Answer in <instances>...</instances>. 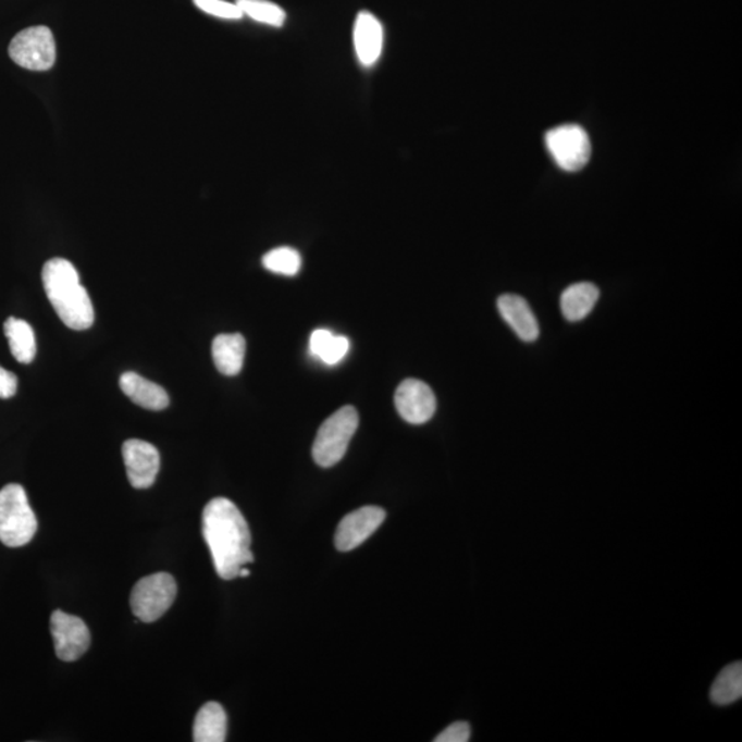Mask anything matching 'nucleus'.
I'll return each instance as SVG.
<instances>
[{"instance_id":"obj_24","label":"nucleus","mask_w":742,"mask_h":742,"mask_svg":"<svg viewBox=\"0 0 742 742\" xmlns=\"http://www.w3.org/2000/svg\"><path fill=\"white\" fill-rule=\"evenodd\" d=\"M470 726L467 722H456L449 725L435 739V742H467L470 740Z\"/></svg>"},{"instance_id":"obj_2","label":"nucleus","mask_w":742,"mask_h":742,"mask_svg":"<svg viewBox=\"0 0 742 742\" xmlns=\"http://www.w3.org/2000/svg\"><path fill=\"white\" fill-rule=\"evenodd\" d=\"M41 281L47 299L67 327L86 331L92 326L96 320L92 301L71 261L61 258L47 261L41 271Z\"/></svg>"},{"instance_id":"obj_26","label":"nucleus","mask_w":742,"mask_h":742,"mask_svg":"<svg viewBox=\"0 0 742 742\" xmlns=\"http://www.w3.org/2000/svg\"><path fill=\"white\" fill-rule=\"evenodd\" d=\"M334 334L327 329H317L316 332L311 334L310 338V353L316 358H321L323 351H325L329 342H331Z\"/></svg>"},{"instance_id":"obj_15","label":"nucleus","mask_w":742,"mask_h":742,"mask_svg":"<svg viewBox=\"0 0 742 742\" xmlns=\"http://www.w3.org/2000/svg\"><path fill=\"white\" fill-rule=\"evenodd\" d=\"M247 343L243 334H219L213 338L212 358L217 369L224 375H237L243 370Z\"/></svg>"},{"instance_id":"obj_13","label":"nucleus","mask_w":742,"mask_h":742,"mask_svg":"<svg viewBox=\"0 0 742 742\" xmlns=\"http://www.w3.org/2000/svg\"><path fill=\"white\" fill-rule=\"evenodd\" d=\"M498 310L504 321L522 342L532 343L540 337V323L524 297L502 295L498 299Z\"/></svg>"},{"instance_id":"obj_22","label":"nucleus","mask_w":742,"mask_h":742,"mask_svg":"<svg viewBox=\"0 0 742 742\" xmlns=\"http://www.w3.org/2000/svg\"><path fill=\"white\" fill-rule=\"evenodd\" d=\"M193 2L203 13L215 15L219 18L242 20L244 17L237 4L226 2V0H193Z\"/></svg>"},{"instance_id":"obj_18","label":"nucleus","mask_w":742,"mask_h":742,"mask_svg":"<svg viewBox=\"0 0 742 742\" xmlns=\"http://www.w3.org/2000/svg\"><path fill=\"white\" fill-rule=\"evenodd\" d=\"M3 331L15 360L20 363L33 362L36 357V338L33 326L28 322L12 317L4 322Z\"/></svg>"},{"instance_id":"obj_25","label":"nucleus","mask_w":742,"mask_h":742,"mask_svg":"<svg viewBox=\"0 0 742 742\" xmlns=\"http://www.w3.org/2000/svg\"><path fill=\"white\" fill-rule=\"evenodd\" d=\"M18 388L17 375L0 366V399H10Z\"/></svg>"},{"instance_id":"obj_4","label":"nucleus","mask_w":742,"mask_h":742,"mask_svg":"<svg viewBox=\"0 0 742 742\" xmlns=\"http://www.w3.org/2000/svg\"><path fill=\"white\" fill-rule=\"evenodd\" d=\"M358 425V411L353 406H344L329 417L322 423L313 442V461L322 468H331L342 461Z\"/></svg>"},{"instance_id":"obj_17","label":"nucleus","mask_w":742,"mask_h":742,"mask_svg":"<svg viewBox=\"0 0 742 742\" xmlns=\"http://www.w3.org/2000/svg\"><path fill=\"white\" fill-rule=\"evenodd\" d=\"M227 735V715L215 702L203 704L198 710L193 730L196 742H223Z\"/></svg>"},{"instance_id":"obj_27","label":"nucleus","mask_w":742,"mask_h":742,"mask_svg":"<svg viewBox=\"0 0 742 742\" xmlns=\"http://www.w3.org/2000/svg\"><path fill=\"white\" fill-rule=\"evenodd\" d=\"M250 574L249 569L243 567L239 569L238 578H248Z\"/></svg>"},{"instance_id":"obj_5","label":"nucleus","mask_w":742,"mask_h":742,"mask_svg":"<svg viewBox=\"0 0 742 742\" xmlns=\"http://www.w3.org/2000/svg\"><path fill=\"white\" fill-rule=\"evenodd\" d=\"M176 582L170 573L159 572L140 579L131 593V609L138 620L153 623L174 604Z\"/></svg>"},{"instance_id":"obj_16","label":"nucleus","mask_w":742,"mask_h":742,"mask_svg":"<svg viewBox=\"0 0 742 742\" xmlns=\"http://www.w3.org/2000/svg\"><path fill=\"white\" fill-rule=\"evenodd\" d=\"M599 299V289L592 282H578L568 286L561 295V312L569 322H580L594 310Z\"/></svg>"},{"instance_id":"obj_1","label":"nucleus","mask_w":742,"mask_h":742,"mask_svg":"<svg viewBox=\"0 0 742 742\" xmlns=\"http://www.w3.org/2000/svg\"><path fill=\"white\" fill-rule=\"evenodd\" d=\"M202 535L222 579L238 578L239 569L253 562L248 522L232 500L209 502L202 514Z\"/></svg>"},{"instance_id":"obj_6","label":"nucleus","mask_w":742,"mask_h":742,"mask_svg":"<svg viewBox=\"0 0 742 742\" xmlns=\"http://www.w3.org/2000/svg\"><path fill=\"white\" fill-rule=\"evenodd\" d=\"M9 55L15 64L25 70L49 71L54 65L57 57L54 35L45 25L21 30L9 46Z\"/></svg>"},{"instance_id":"obj_23","label":"nucleus","mask_w":742,"mask_h":742,"mask_svg":"<svg viewBox=\"0 0 742 742\" xmlns=\"http://www.w3.org/2000/svg\"><path fill=\"white\" fill-rule=\"evenodd\" d=\"M348 351L349 339L344 336H333L320 359L323 363L329 366L337 364L338 362H342L344 358H346Z\"/></svg>"},{"instance_id":"obj_12","label":"nucleus","mask_w":742,"mask_h":742,"mask_svg":"<svg viewBox=\"0 0 742 742\" xmlns=\"http://www.w3.org/2000/svg\"><path fill=\"white\" fill-rule=\"evenodd\" d=\"M354 45L360 64L366 67L378 64L384 47V28L374 14H358L354 25Z\"/></svg>"},{"instance_id":"obj_7","label":"nucleus","mask_w":742,"mask_h":742,"mask_svg":"<svg viewBox=\"0 0 742 742\" xmlns=\"http://www.w3.org/2000/svg\"><path fill=\"white\" fill-rule=\"evenodd\" d=\"M546 146L556 164L567 172H577L589 163L592 144L580 125L566 124L548 131Z\"/></svg>"},{"instance_id":"obj_19","label":"nucleus","mask_w":742,"mask_h":742,"mask_svg":"<svg viewBox=\"0 0 742 742\" xmlns=\"http://www.w3.org/2000/svg\"><path fill=\"white\" fill-rule=\"evenodd\" d=\"M742 696V665L733 663L722 671L710 688V700L718 705L739 702Z\"/></svg>"},{"instance_id":"obj_8","label":"nucleus","mask_w":742,"mask_h":742,"mask_svg":"<svg viewBox=\"0 0 742 742\" xmlns=\"http://www.w3.org/2000/svg\"><path fill=\"white\" fill-rule=\"evenodd\" d=\"M50 630L57 657L62 661H76L90 647V630L77 616L54 610L50 619Z\"/></svg>"},{"instance_id":"obj_20","label":"nucleus","mask_w":742,"mask_h":742,"mask_svg":"<svg viewBox=\"0 0 742 742\" xmlns=\"http://www.w3.org/2000/svg\"><path fill=\"white\" fill-rule=\"evenodd\" d=\"M235 4L244 15H248L258 23L276 26V28L285 24V10L270 0H237Z\"/></svg>"},{"instance_id":"obj_3","label":"nucleus","mask_w":742,"mask_h":742,"mask_svg":"<svg viewBox=\"0 0 742 742\" xmlns=\"http://www.w3.org/2000/svg\"><path fill=\"white\" fill-rule=\"evenodd\" d=\"M36 531L38 520L23 485L8 484L0 490V542L8 547H23L34 540Z\"/></svg>"},{"instance_id":"obj_10","label":"nucleus","mask_w":742,"mask_h":742,"mask_svg":"<svg viewBox=\"0 0 742 742\" xmlns=\"http://www.w3.org/2000/svg\"><path fill=\"white\" fill-rule=\"evenodd\" d=\"M385 510L379 506H364L344 517L334 536L339 552H351L368 541L385 521Z\"/></svg>"},{"instance_id":"obj_9","label":"nucleus","mask_w":742,"mask_h":742,"mask_svg":"<svg viewBox=\"0 0 742 742\" xmlns=\"http://www.w3.org/2000/svg\"><path fill=\"white\" fill-rule=\"evenodd\" d=\"M396 410L405 421L422 425L435 416L436 396L430 385L420 380H405L395 394Z\"/></svg>"},{"instance_id":"obj_14","label":"nucleus","mask_w":742,"mask_h":742,"mask_svg":"<svg viewBox=\"0 0 742 742\" xmlns=\"http://www.w3.org/2000/svg\"><path fill=\"white\" fill-rule=\"evenodd\" d=\"M120 388L135 405L144 409L160 411L170 405L169 394L163 386L151 383L134 371H127L120 378Z\"/></svg>"},{"instance_id":"obj_21","label":"nucleus","mask_w":742,"mask_h":742,"mask_svg":"<svg viewBox=\"0 0 742 742\" xmlns=\"http://www.w3.org/2000/svg\"><path fill=\"white\" fill-rule=\"evenodd\" d=\"M263 265L271 273L295 276L301 269V256L296 249L281 247L270 250L263 256Z\"/></svg>"},{"instance_id":"obj_11","label":"nucleus","mask_w":742,"mask_h":742,"mask_svg":"<svg viewBox=\"0 0 742 742\" xmlns=\"http://www.w3.org/2000/svg\"><path fill=\"white\" fill-rule=\"evenodd\" d=\"M123 458L134 489L145 490L154 484L160 470V453L153 444L131 438L123 444Z\"/></svg>"}]
</instances>
